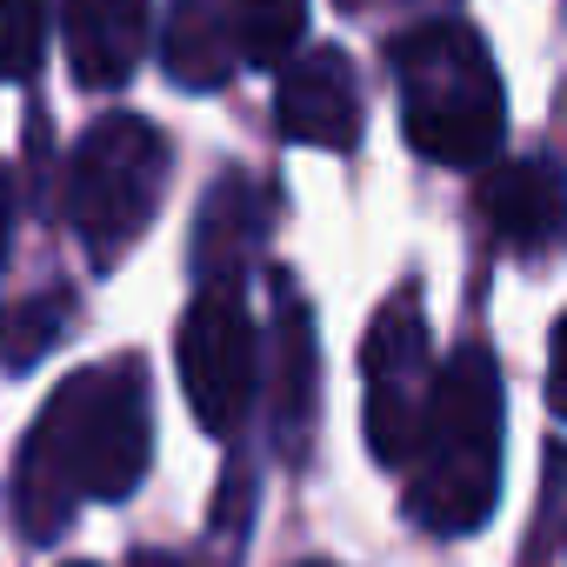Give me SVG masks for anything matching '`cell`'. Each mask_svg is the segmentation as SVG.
<instances>
[{
    "label": "cell",
    "instance_id": "6da1fadb",
    "mask_svg": "<svg viewBox=\"0 0 567 567\" xmlns=\"http://www.w3.org/2000/svg\"><path fill=\"white\" fill-rule=\"evenodd\" d=\"M154 454V408L141 361L74 374L21 441L14 520L28 540H54L81 501H127Z\"/></svg>",
    "mask_w": 567,
    "mask_h": 567
},
{
    "label": "cell",
    "instance_id": "7a4b0ae2",
    "mask_svg": "<svg viewBox=\"0 0 567 567\" xmlns=\"http://www.w3.org/2000/svg\"><path fill=\"white\" fill-rule=\"evenodd\" d=\"M421 447L427 461L408 487V514L434 534H474L501 487V368L487 348H461L434 374Z\"/></svg>",
    "mask_w": 567,
    "mask_h": 567
},
{
    "label": "cell",
    "instance_id": "3957f363",
    "mask_svg": "<svg viewBox=\"0 0 567 567\" xmlns=\"http://www.w3.org/2000/svg\"><path fill=\"white\" fill-rule=\"evenodd\" d=\"M394 74H401V127L414 154L441 167H474L501 147L507 101L494 54L481 48L474 28L461 21H427L394 41Z\"/></svg>",
    "mask_w": 567,
    "mask_h": 567
},
{
    "label": "cell",
    "instance_id": "277c9868",
    "mask_svg": "<svg viewBox=\"0 0 567 567\" xmlns=\"http://www.w3.org/2000/svg\"><path fill=\"white\" fill-rule=\"evenodd\" d=\"M167 167H174L167 134L141 114H107L81 134L68 161V220L101 267H114L147 234L167 194Z\"/></svg>",
    "mask_w": 567,
    "mask_h": 567
},
{
    "label": "cell",
    "instance_id": "5b68a950",
    "mask_svg": "<svg viewBox=\"0 0 567 567\" xmlns=\"http://www.w3.org/2000/svg\"><path fill=\"white\" fill-rule=\"evenodd\" d=\"M254 381H260V334L247 321V301L234 295V280H207L181 321V388L194 421L207 434H234L240 414L254 408Z\"/></svg>",
    "mask_w": 567,
    "mask_h": 567
},
{
    "label": "cell",
    "instance_id": "8992f818",
    "mask_svg": "<svg viewBox=\"0 0 567 567\" xmlns=\"http://www.w3.org/2000/svg\"><path fill=\"white\" fill-rule=\"evenodd\" d=\"M427 321L414 295H394L374 328H368V447L381 467H408L421 454V421H427Z\"/></svg>",
    "mask_w": 567,
    "mask_h": 567
},
{
    "label": "cell",
    "instance_id": "52a82bcc",
    "mask_svg": "<svg viewBox=\"0 0 567 567\" xmlns=\"http://www.w3.org/2000/svg\"><path fill=\"white\" fill-rule=\"evenodd\" d=\"M280 134L301 141V147H328L348 154L361 141V87L341 48H315L301 61L280 68V94H274Z\"/></svg>",
    "mask_w": 567,
    "mask_h": 567
},
{
    "label": "cell",
    "instance_id": "ba28073f",
    "mask_svg": "<svg viewBox=\"0 0 567 567\" xmlns=\"http://www.w3.org/2000/svg\"><path fill=\"white\" fill-rule=\"evenodd\" d=\"M61 34H68V68L81 87H121L147 54L154 14L147 0H68Z\"/></svg>",
    "mask_w": 567,
    "mask_h": 567
},
{
    "label": "cell",
    "instance_id": "9c48e42d",
    "mask_svg": "<svg viewBox=\"0 0 567 567\" xmlns=\"http://www.w3.org/2000/svg\"><path fill=\"white\" fill-rule=\"evenodd\" d=\"M481 214L507 240H547L567 227V181L554 161H507L481 181Z\"/></svg>",
    "mask_w": 567,
    "mask_h": 567
},
{
    "label": "cell",
    "instance_id": "30bf717a",
    "mask_svg": "<svg viewBox=\"0 0 567 567\" xmlns=\"http://www.w3.org/2000/svg\"><path fill=\"white\" fill-rule=\"evenodd\" d=\"M161 61L181 87H220L234 74V34H227V14L214 8V0H174V14L161 28Z\"/></svg>",
    "mask_w": 567,
    "mask_h": 567
},
{
    "label": "cell",
    "instance_id": "8fae6325",
    "mask_svg": "<svg viewBox=\"0 0 567 567\" xmlns=\"http://www.w3.org/2000/svg\"><path fill=\"white\" fill-rule=\"evenodd\" d=\"M234 54L254 68H288L308 34V0H234L227 8Z\"/></svg>",
    "mask_w": 567,
    "mask_h": 567
},
{
    "label": "cell",
    "instance_id": "7c38bea8",
    "mask_svg": "<svg viewBox=\"0 0 567 567\" xmlns=\"http://www.w3.org/2000/svg\"><path fill=\"white\" fill-rule=\"evenodd\" d=\"M308 414H315V328L308 308L288 295V308H280V441H288V454L301 447Z\"/></svg>",
    "mask_w": 567,
    "mask_h": 567
},
{
    "label": "cell",
    "instance_id": "4fadbf2b",
    "mask_svg": "<svg viewBox=\"0 0 567 567\" xmlns=\"http://www.w3.org/2000/svg\"><path fill=\"white\" fill-rule=\"evenodd\" d=\"M48 54V0H0V81H28Z\"/></svg>",
    "mask_w": 567,
    "mask_h": 567
},
{
    "label": "cell",
    "instance_id": "5bb4252c",
    "mask_svg": "<svg viewBox=\"0 0 567 567\" xmlns=\"http://www.w3.org/2000/svg\"><path fill=\"white\" fill-rule=\"evenodd\" d=\"M547 401L567 421V315L554 321V348H547Z\"/></svg>",
    "mask_w": 567,
    "mask_h": 567
},
{
    "label": "cell",
    "instance_id": "9a60e30c",
    "mask_svg": "<svg viewBox=\"0 0 567 567\" xmlns=\"http://www.w3.org/2000/svg\"><path fill=\"white\" fill-rule=\"evenodd\" d=\"M8 234H14V187L0 174V260H8Z\"/></svg>",
    "mask_w": 567,
    "mask_h": 567
},
{
    "label": "cell",
    "instance_id": "2e32d148",
    "mask_svg": "<svg viewBox=\"0 0 567 567\" xmlns=\"http://www.w3.org/2000/svg\"><path fill=\"white\" fill-rule=\"evenodd\" d=\"M134 567H181V560H167V554H141Z\"/></svg>",
    "mask_w": 567,
    "mask_h": 567
},
{
    "label": "cell",
    "instance_id": "e0dca14e",
    "mask_svg": "<svg viewBox=\"0 0 567 567\" xmlns=\"http://www.w3.org/2000/svg\"><path fill=\"white\" fill-rule=\"evenodd\" d=\"M301 567H321V560H301Z\"/></svg>",
    "mask_w": 567,
    "mask_h": 567
},
{
    "label": "cell",
    "instance_id": "ac0fdd59",
    "mask_svg": "<svg viewBox=\"0 0 567 567\" xmlns=\"http://www.w3.org/2000/svg\"><path fill=\"white\" fill-rule=\"evenodd\" d=\"M81 567H87V560H81Z\"/></svg>",
    "mask_w": 567,
    "mask_h": 567
}]
</instances>
